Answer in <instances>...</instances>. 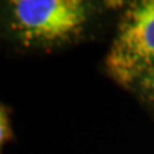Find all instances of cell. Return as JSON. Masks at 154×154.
<instances>
[{
    "instance_id": "4",
    "label": "cell",
    "mask_w": 154,
    "mask_h": 154,
    "mask_svg": "<svg viewBox=\"0 0 154 154\" xmlns=\"http://www.w3.org/2000/svg\"><path fill=\"white\" fill-rule=\"evenodd\" d=\"M136 85L140 88V90L144 93V95L154 102V69L149 71L148 73L136 82Z\"/></svg>"
},
{
    "instance_id": "2",
    "label": "cell",
    "mask_w": 154,
    "mask_h": 154,
    "mask_svg": "<svg viewBox=\"0 0 154 154\" xmlns=\"http://www.w3.org/2000/svg\"><path fill=\"white\" fill-rule=\"evenodd\" d=\"M105 69L126 88L135 86L154 69V0L126 7L105 57Z\"/></svg>"
},
{
    "instance_id": "1",
    "label": "cell",
    "mask_w": 154,
    "mask_h": 154,
    "mask_svg": "<svg viewBox=\"0 0 154 154\" xmlns=\"http://www.w3.org/2000/svg\"><path fill=\"white\" fill-rule=\"evenodd\" d=\"M94 7L81 0L0 2V42L25 54L59 50L85 36Z\"/></svg>"
},
{
    "instance_id": "3",
    "label": "cell",
    "mask_w": 154,
    "mask_h": 154,
    "mask_svg": "<svg viewBox=\"0 0 154 154\" xmlns=\"http://www.w3.org/2000/svg\"><path fill=\"white\" fill-rule=\"evenodd\" d=\"M13 139V128L7 107L0 102V152L4 145Z\"/></svg>"
}]
</instances>
